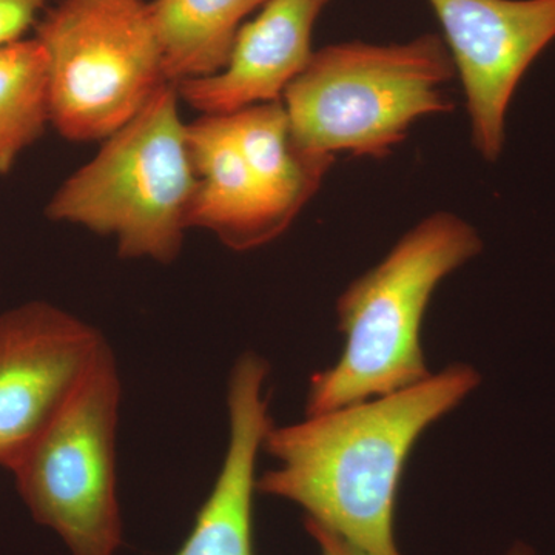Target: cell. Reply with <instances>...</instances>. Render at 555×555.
Segmentation results:
<instances>
[{"mask_svg":"<svg viewBox=\"0 0 555 555\" xmlns=\"http://www.w3.org/2000/svg\"><path fill=\"white\" fill-rule=\"evenodd\" d=\"M465 90L470 141L495 163L518 83L555 39V0H429Z\"/></svg>","mask_w":555,"mask_h":555,"instance_id":"8","label":"cell"},{"mask_svg":"<svg viewBox=\"0 0 555 555\" xmlns=\"http://www.w3.org/2000/svg\"><path fill=\"white\" fill-rule=\"evenodd\" d=\"M454 75L440 36L387 46L353 40L315 51L281 102L306 152L385 159L416 120L452 112L443 86Z\"/></svg>","mask_w":555,"mask_h":555,"instance_id":"3","label":"cell"},{"mask_svg":"<svg viewBox=\"0 0 555 555\" xmlns=\"http://www.w3.org/2000/svg\"><path fill=\"white\" fill-rule=\"evenodd\" d=\"M331 0H269L243 25L228 65L207 78L179 83V98L201 115L228 116L283 100L312 60V33Z\"/></svg>","mask_w":555,"mask_h":555,"instance_id":"10","label":"cell"},{"mask_svg":"<svg viewBox=\"0 0 555 555\" xmlns=\"http://www.w3.org/2000/svg\"><path fill=\"white\" fill-rule=\"evenodd\" d=\"M35 28L51 126L68 141H104L170 83L144 0H57Z\"/></svg>","mask_w":555,"mask_h":555,"instance_id":"5","label":"cell"},{"mask_svg":"<svg viewBox=\"0 0 555 555\" xmlns=\"http://www.w3.org/2000/svg\"><path fill=\"white\" fill-rule=\"evenodd\" d=\"M51 126L49 67L39 40L0 47V177Z\"/></svg>","mask_w":555,"mask_h":555,"instance_id":"14","label":"cell"},{"mask_svg":"<svg viewBox=\"0 0 555 555\" xmlns=\"http://www.w3.org/2000/svg\"><path fill=\"white\" fill-rule=\"evenodd\" d=\"M270 366L255 352L233 364L228 385L229 441L217 480L175 555H255L257 463L273 426L266 383Z\"/></svg>","mask_w":555,"mask_h":555,"instance_id":"9","label":"cell"},{"mask_svg":"<svg viewBox=\"0 0 555 555\" xmlns=\"http://www.w3.org/2000/svg\"><path fill=\"white\" fill-rule=\"evenodd\" d=\"M228 119L270 206L288 229L320 190L335 158L299 147L281 101L240 109Z\"/></svg>","mask_w":555,"mask_h":555,"instance_id":"12","label":"cell"},{"mask_svg":"<svg viewBox=\"0 0 555 555\" xmlns=\"http://www.w3.org/2000/svg\"><path fill=\"white\" fill-rule=\"evenodd\" d=\"M480 383L469 364H451L389 396L273 425L262 451L275 466L258 476V494L294 503L364 554L401 555L397 499L412 449Z\"/></svg>","mask_w":555,"mask_h":555,"instance_id":"1","label":"cell"},{"mask_svg":"<svg viewBox=\"0 0 555 555\" xmlns=\"http://www.w3.org/2000/svg\"><path fill=\"white\" fill-rule=\"evenodd\" d=\"M505 555H535L531 546L525 545V543H516Z\"/></svg>","mask_w":555,"mask_h":555,"instance_id":"17","label":"cell"},{"mask_svg":"<svg viewBox=\"0 0 555 555\" xmlns=\"http://www.w3.org/2000/svg\"><path fill=\"white\" fill-rule=\"evenodd\" d=\"M51 0H0V47L20 42L36 27Z\"/></svg>","mask_w":555,"mask_h":555,"instance_id":"15","label":"cell"},{"mask_svg":"<svg viewBox=\"0 0 555 555\" xmlns=\"http://www.w3.org/2000/svg\"><path fill=\"white\" fill-rule=\"evenodd\" d=\"M481 250L483 241L469 222L436 211L350 283L337 302L341 356L310 377L306 415L389 396L429 378L422 345L427 306L438 284Z\"/></svg>","mask_w":555,"mask_h":555,"instance_id":"2","label":"cell"},{"mask_svg":"<svg viewBox=\"0 0 555 555\" xmlns=\"http://www.w3.org/2000/svg\"><path fill=\"white\" fill-rule=\"evenodd\" d=\"M305 528L308 534L312 537L313 542H315L318 554L320 555H367L363 551L358 550V547L347 543L341 537L321 528V526L305 521Z\"/></svg>","mask_w":555,"mask_h":555,"instance_id":"16","label":"cell"},{"mask_svg":"<svg viewBox=\"0 0 555 555\" xmlns=\"http://www.w3.org/2000/svg\"><path fill=\"white\" fill-rule=\"evenodd\" d=\"M269 0H155L150 3L167 82L217 75L228 65L241 22Z\"/></svg>","mask_w":555,"mask_h":555,"instance_id":"13","label":"cell"},{"mask_svg":"<svg viewBox=\"0 0 555 555\" xmlns=\"http://www.w3.org/2000/svg\"><path fill=\"white\" fill-rule=\"evenodd\" d=\"M178 87L164 83L100 152L69 175L46 207L54 222L115 240L124 259L170 264L190 229L196 188Z\"/></svg>","mask_w":555,"mask_h":555,"instance_id":"4","label":"cell"},{"mask_svg":"<svg viewBox=\"0 0 555 555\" xmlns=\"http://www.w3.org/2000/svg\"><path fill=\"white\" fill-rule=\"evenodd\" d=\"M120 400L109 350L11 470L36 524L60 537L69 555H116L124 543L116 477Z\"/></svg>","mask_w":555,"mask_h":555,"instance_id":"6","label":"cell"},{"mask_svg":"<svg viewBox=\"0 0 555 555\" xmlns=\"http://www.w3.org/2000/svg\"><path fill=\"white\" fill-rule=\"evenodd\" d=\"M109 350L96 327L49 301L0 313V467L17 466Z\"/></svg>","mask_w":555,"mask_h":555,"instance_id":"7","label":"cell"},{"mask_svg":"<svg viewBox=\"0 0 555 555\" xmlns=\"http://www.w3.org/2000/svg\"><path fill=\"white\" fill-rule=\"evenodd\" d=\"M189 144L196 177L190 229L208 230L235 251L266 246L286 232L244 158L228 116L193 120Z\"/></svg>","mask_w":555,"mask_h":555,"instance_id":"11","label":"cell"}]
</instances>
